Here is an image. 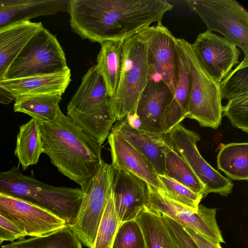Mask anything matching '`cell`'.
Listing matches in <instances>:
<instances>
[{"label":"cell","mask_w":248,"mask_h":248,"mask_svg":"<svg viewBox=\"0 0 248 248\" xmlns=\"http://www.w3.org/2000/svg\"><path fill=\"white\" fill-rule=\"evenodd\" d=\"M70 0H0V30L40 16L68 12Z\"/></svg>","instance_id":"cell-19"},{"label":"cell","mask_w":248,"mask_h":248,"mask_svg":"<svg viewBox=\"0 0 248 248\" xmlns=\"http://www.w3.org/2000/svg\"><path fill=\"white\" fill-rule=\"evenodd\" d=\"M165 222L170 227L182 248H200L184 227L168 217L161 214Z\"/></svg>","instance_id":"cell-35"},{"label":"cell","mask_w":248,"mask_h":248,"mask_svg":"<svg viewBox=\"0 0 248 248\" xmlns=\"http://www.w3.org/2000/svg\"><path fill=\"white\" fill-rule=\"evenodd\" d=\"M140 152L152 164L157 175L165 174V163L168 142L165 134L141 130L127 119L112 128Z\"/></svg>","instance_id":"cell-18"},{"label":"cell","mask_w":248,"mask_h":248,"mask_svg":"<svg viewBox=\"0 0 248 248\" xmlns=\"http://www.w3.org/2000/svg\"><path fill=\"white\" fill-rule=\"evenodd\" d=\"M137 33L147 44L149 78L163 80L174 94L178 75L175 37L162 24L147 27Z\"/></svg>","instance_id":"cell-12"},{"label":"cell","mask_w":248,"mask_h":248,"mask_svg":"<svg viewBox=\"0 0 248 248\" xmlns=\"http://www.w3.org/2000/svg\"><path fill=\"white\" fill-rule=\"evenodd\" d=\"M173 5L165 0H70L73 31L100 44L124 42L154 22L162 24Z\"/></svg>","instance_id":"cell-1"},{"label":"cell","mask_w":248,"mask_h":248,"mask_svg":"<svg viewBox=\"0 0 248 248\" xmlns=\"http://www.w3.org/2000/svg\"><path fill=\"white\" fill-rule=\"evenodd\" d=\"M123 58L117 91L109 98L116 121L134 115L139 99L149 79L147 46L138 33L123 42Z\"/></svg>","instance_id":"cell-5"},{"label":"cell","mask_w":248,"mask_h":248,"mask_svg":"<svg viewBox=\"0 0 248 248\" xmlns=\"http://www.w3.org/2000/svg\"><path fill=\"white\" fill-rule=\"evenodd\" d=\"M14 153L23 170L38 162L43 150L40 125L36 120L31 118L19 127Z\"/></svg>","instance_id":"cell-26"},{"label":"cell","mask_w":248,"mask_h":248,"mask_svg":"<svg viewBox=\"0 0 248 248\" xmlns=\"http://www.w3.org/2000/svg\"><path fill=\"white\" fill-rule=\"evenodd\" d=\"M112 194L120 225L134 220L147 206V184L130 173L114 169Z\"/></svg>","instance_id":"cell-16"},{"label":"cell","mask_w":248,"mask_h":248,"mask_svg":"<svg viewBox=\"0 0 248 248\" xmlns=\"http://www.w3.org/2000/svg\"><path fill=\"white\" fill-rule=\"evenodd\" d=\"M135 220L142 232L145 248H182L161 214L145 207Z\"/></svg>","instance_id":"cell-23"},{"label":"cell","mask_w":248,"mask_h":248,"mask_svg":"<svg viewBox=\"0 0 248 248\" xmlns=\"http://www.w3.org/2000/svg\"><path fill=\"white\" fill-rule=\"evenodd\" d=\"M96 66L110 98L115 94L123 65V42L106 41L101 44Z\"/></svg>","instance_id":"cell-24"},{"label":"cell","mask_w":248,"mask_h":248,"mask_svg":"<svg viewBox=\"0 0 248 248\" xmlns=\"http://www.w3.org/2000/svg\"><path fill=\"white\" fill-rule=\"evenodd\" d=\"M0 239L4 241H13L17 238L8 231L0 227Z\"/></svg>","instance_id":"cell-39"},{"label":"cell","mask_w":248,"mask_h":248,"mask_svg":"<svg viewBox=\"0 0 248 248\" xmlns=\"http://www.w3.org/2000/svg\"><path fill=\"white\" fill-rule=\"evenodd\" d=\"M1 248H82L80 241L68 227L48 234L21 238L3 245Z\"/></svg>","instance_id":"cell-28"},{"label":"cell","mask_w":248,"mask_h":248,"mask_svg":"<svg viewBox=\"0 0 248 248\" xmlns=\"http://www.w3.org/2000/svg\"><path fill=\"white\" fill-rule=\"evenodd\" d=\"M164 175L203 196L204 188L187 163L170 145L167 147Z\"/></svg>","instance_id":"cell-29"},{"label":"cell","mask_w":248,"mask_h":248,"mask_svg":"<svg viewBox=\"0 0 248 248\" xmlns=\"http://www.w3.org/2000/svg\"><path fill=\"white\" fill-rule=\"evenodd\" d=\"M148 209L163 214L215 243H225L216 220L217 210L199 204L195 210L177 203L147 184Z\"/></svg>","instance_id":"cell-11"},{"label":"cell","mask_w":248,"mask_h":248,"mask_svg":"<svg viewBox=\"0 0 248 248\" xmlns=\"http://www.w3.org/2000/svg\"><path fill=\"white\" fill-rule=\"evenodd\" d=\"M68 68L64 52L56 37L43 27L22 48L3 80L47 75Z\"/></svg>","instance_id":"cell-7"},{"label":"cell","mask_w":248,"mask_h":248,"mask_svg":"<svg viewBox=\"0 0 248 248\" xmlns=\"http://www.w3.org/2000/svg\"><path fill=\"white\" fill-rule=\"evenodd\" d=\"M114 170L130 173L160 192L164 188L150 162L118 132L113 130L108 137Z\"/></svg>","instance_id":"cell-17"},{"label":"cell","mask_w":248,"mask_h":248,"mask_svg":"<svg viewBox=\"0 0 248 248\" xmlns=\"http://www.w3.org/2000/svg\"><path fill=\"white\" fill-rule=\"evenodd\" d=\"M39 125L43 153L60 172L83 187L102 163V144L60 109L54 119Z\"/></svg>","instance_id":"cell-2"},{"label":"cell","mask_w":248,"mask_h":248,"mask_svg":"<svg viewBox=\"0 0 248 248\" xmlns=\"http://www.w3.org/2000/svg\"><path fill=\"white\" fill-rule=\"evenodd\" d=\"M164 188L162 193L169 199L185 206L197 210L203 196L164 175H157Z\"/></svg>","instance_id":"cell-32"},{"label":"cell","mask_w":248,"mask_h":248,"mask_svg":"<svg viewBox=\"0 0 248 248\" xmlns=\"http://www.w3.org/2000/svg\"><path fill=\"white\" fill-rule=\"evenodd\" d=\"M96 65L90 67L67 106V116L102 144L116 121Z\"/></svg>","instance_id":"cell-4"},{"label":"cell","mask_w":248,"mask_h":248,"mask_svg":"<svg viewBox=\"0 0 248 248\" xmlns=\"http://www.w3.org/2000/svg\"><path fill=\"white\" fill-rule=\"evenodd\" d=\"M189 69L191 87L186 118L196 120L201 126L217 128L222 117L219 83L213 79L199 62L192 45L176 38Z\"/></svg>","instance_id":"cell-6"},{"label":"cell","mask_w":248,"mask_h":248,"mask_svg":"<svg viewBox=\"0 0 248 248\" xmlns=\"http://www.w3.org/2000/svg\"><path fill=\"white\" fill-rule=\"evenodd\" d=\"M111 248H145L142 232L135 219L119 225Z\"/></svg>","instance_id":"cell-33"},{"label":"cell","mask_w":248,"mask_h":248,"mask_svg":"<svg viewBox=\"0 0 248 248\" xmlns=\"http://www.w3.org/2000/svg\"><path fill=\"white\" fill-rule=\"evenodd\" d=\"M119 225L111 192L98 228L93 248H111Z\"/></svg>","instance_id":"cell-31"},{"label":"cell","mask_w":248,"mask_h":248,"mask_svg":"<svg viewBox=\"0 0 248 248\" xmlns=\"http://www.w3.org/2000/svg\"><path fill=\"white\" fill-rule=\"evenodd\" d=\"M43 26L30 20L18 22L0 30V81L22 48Z\"/></svg>","instance_id":"cell-21"},{"label":"cell","mask_w":248,"mask_h":248,"mask_svg":"<svg viewBox=\"0 0 248 248\" xmlns=\"http://www.w3.org/2000/svg\"><path fill=\"white\" fill-rule=\"evenodd\" d=\"M0 227L16 237L17 239L25 238L26 235L18 228L0 215Z\"/></svg>","instance_id":"cell-37"},{"label":"cell","mask_w":248,"mask_h":248,"mask_svg":"<svg viewBox=\"0 0 248 248\" xmlns=\"http://www.w3.org/2000/svg\"><path fill=\"white\" fill-rule=\"evenodd\" d=\"M15 100V98L1 85L0 81V104L8 105Z\"/></svg>","instance_id":"cell-38"},{"label":"cell","mask_w":248,"mask_h":248,"mask_svg":"<svg viewBox=\"0 0 248 248\" xmlns=\"http://www.w3.org/2000/svg\"><path fill=\"white\" fill-rule=\"evenodd\" d=\"M175 45L177 57V79L173 98L167 108L162 123V133L165 134L186 118L191 87L187 64L176 38Z\"/></svg>","instance_id":"cell-20"},{"label":"cell","mask_w":248,"mask_h":248,"mask_svg":"<svg viewBox=\"0 0 248 248\" xmlns=\"http://www.w3.org/2000/svg\"><path fill=\"white\" fill-rule=\"evenodd\" d=\"M183 227L200 248H222L219 243H215L198 232Z\"/></svg>","instance_id":"cell-36"},{"label":"cell","mask_w":248,"mask_h":248,"mask_svg":"<svg viewBox=\"0 0 248 248\" xmlns=\"http://www.w3.org/2000/svg\"><path fill=\"white\" fill-rule=\"evenodd\" d=\"M0 215L26 236H41L67 226L49 212L25 200L0 192Z\"/></svg>","instance_id":"cell-13"},{"label":"cell","mask_w":248,"mask_h":248,"mask_svg":"<svg viewBox=\"0 0 248 248\" xmlns=\"http://www.w3.org/2000/svg\"><path fill=\"white\" fill-rule=\"evenodd\" d=\"M114 169L103 160L91 178L81 188L82 197L78 215L68 227L79 241L93 248L98 228L112 192Z\"/></svg>","instance_id":"cell-8"},{"label":"cell","mask_w":248,"mask_h":248,"mask_svg":"<svg viewBox=\"0 0 248 248\" xmlns=\"http://www.w3.org/2000/svg\"><path fill=\"white\" fill-rule=\"evenodd\" d=\"M173 97V93L163 80L149 78L133 115L139 122L137 128L151 132L162 133L164 115Z\"/></svg>","instance_id":"cell-15"},{"label":"cell","mask_w":248,"mask_h":248,"mask_svg":"<svg viewBox=\"0 0 248 248\" xmlns=\"http://www.w3.org/2000/svg\"><path fill=\"white\" fill-rule=\"evenodd\" d=\"M223 113L233 126L248 133V94L229 99L222 108Z\"/></svg>","instance_id":"cell-34"},{"label":"cell","mask_w":248,"mask_h":248,"mask_svg":"<svg viewBox=\"0 0 248 248\" xmlns=\"http://www.w3.org/2000/svg\"><path fill=\"white\" fill-rule=\"evenodd\" d=\"M218 168L236 180L248 179V143L232 142L220 149L217 156Z\"/></svg>","instance_id":"cell-27"},{"label":"cell","mask_w":248,"mask_h":248,"mask_svg":"<svg viewBox=\"0 0 248 248\" xmlns=\"http://www.w3.org/2000/svg\"><path fill=\"white\" fill-rule=\"evenodd\" d=\"M3 242V241L0 239V246H1V244Z\"/></svg>","instance_id":"cell-40"},{"label":"cell","mask_w":248,"mask_h":248,"mask_svg":"<svg viewBox=\"0 0 248 248\" xmlns=\"http://www.w3.org/2000/svg\"><path fill=\"white\" fill-rule=\"evenodd\" d=\"M71 70L68 68L47 75L2 80L1 85L15 98L26 94H63L71 80Z\"/></svg>","instance_id":"cell-22"},{"label":"cell","mask_w":248,"mask_h":248,"mask_svg":"<svg viewBox=\"0 0 248 248\" xmlns=\"http://www.w3.org/2000/svg\"><path fill=\"white\" fill-rule=\"evenodd\" d=\"M167 140L171 148L187 163L204 188L203 197L210 193L227 196L233 188V184L213 168L199 153L197 143L200 135L179 124L167 134Z\"/></svg>","instance_id":"cell-10"},{"label":"cell","mask_w":248,"mask_h":248,"mask_svg":"<svg viewBox=\"0 0 248 248\" xmlns=\"http://www.w3.org/2000/svg\"><path fill=\"white\" fill-rule=\"evenodd\" d=\"M0 192L28 202L64 220L67 226L76 219L80 207V188L56 187L42 182L33 175L23 174L19 166L0 172Z\"/></svg>","instance_id":"cell-3"},{"label":"cell","mask_w":248,"mask_h":248,"mask_svg":"<svg viewBox=\"0 0 248 248\" xmlns=\"http://www.w3.org/2000/svg\"><path fill=\"white\" fill-rule=\"evenodd\" d=\"M186 3L207 27L239 47L248 59V12L234 0H188Z\"/></svg>","instance_id":"cell-9"},{"label":"cell","mask_w":248,"mask_h":248,"mask_svg":"<svg viewBox=\"0 0 248 248\" xmlns=\"http://www.w3.org/2000/svg\"><path fill=\"white\" fill-rule=\"evenodd\" d=\"M222 99L248 94V59L244 58L219 83Z\"/></svg>","instance_id":"cell-30"},{"label":"cell","mask_w":248,"mask_h":248,"mask_svg":"<svg viewBox=\"0 0 248 248\" xmlns=\"http://www.w3.org/2000/svg\"><path fill=\"white\" fill-rule=\"evenodd\" d=\"M191 45L199 62L219 83L239 63L238 47L224 37L212 32L206 31L199 34Z\"/></svg>","instance_id":"cell-14"},{"label":"cell","mask_w":248,"mask_h":248,"mask_svg":"<svg viewBox=\"0 0 248 248\" xmlns=\"http://www.w3.org/2000/svg\"><path fill=\"white\" fill-rule=\"evenodd\" d=\"M62 93L26 94L15 98L14 110L30 116L39 124L52 120L60 109Z\"/></svg>","instance_id":"cell-25"}]
</instances>
